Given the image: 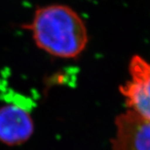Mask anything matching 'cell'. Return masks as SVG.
Here are the masks:
<instances>
[{"label": "cell", "instance_id": "6da1fadb", "mask_svg": "<svg viewBox=\"0 0 150 150\" xmlns=\"http://www.w3.org/2000/svg\"><path fill=\"white\" fill-rule=\"evenodd\" d=\"M28 29L38 48L58 59L78 58L88 42L83 18L71 7L61 4L38 8Z\"/></svg>", "mask_w": 150, "mask_h": 150}, {"label": "cell", "instance_id": "7a4b0ae2", "mask_svg": "<svg viewBox=\"0 0 150 150\" xmlns=\"http://www.w3.org/2000/svg\"><path fill=\"white\" fill-rule=\"evenodd\" d=\"M129 79L118 88L126 109L150 121V63L135 55L129 62Z\"/></svg>", "mask_w": 150, "mask_h": 150}, {"label": "cell", "instance_id": "3957f363", "mask_svg": "<svg viewBox=\"0 0 150 150\" xmlns=\"http://www.w3.org/2000/svg\"><path fill=\"white\" fill-rule=\"evenodd\" d=\"M111 150H150V121L126 109L114 120Z\"/></svg>", "mask_w": 150, "mask_h": 150}, {"label": "cell", "instance_id": "277c9868", "mask_svg": "<svg viewBox=\"0 0 150 150\" xmlns=\"http://www.w3.org/2000/svg\"><path fill=\"white\" fill-rule=\"evenodd\" d=\"M34 123L30 112L15 103L0 107V142L7 146H18L32 137Z\"/></svg>", "mask_w": 150, "mask_h": 150}]
</instances>
